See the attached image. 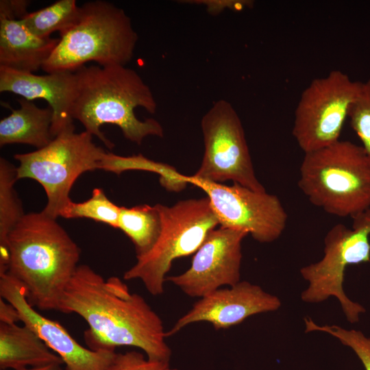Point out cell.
<instances>
[{
  "label": "cell",
  "mask_w": 370,
  "mask_h": 370,
  "mask_svg": "<svg viewBox=\"0 0 370 370\" xmlns=\"http://www.w3.org/2000/svg\"><path fill=\"white\" fill-rule=\"evenodd\" d=\"M204 153L201 164L189 179L221 183L232 181L249 189L265 191L256 176L241 121L232 104L215 101L203 116Z\"/></svg>",
  "instance_id": "9"
},
{
  "label": "cell",
  "mask_w": 370,
  "mask_h": 370,
  "mask_svg": "<svg viewBox=\"0 0 370 370\" xmlns=\"http://www.w3.org/2000/svg\"><path fill=\"white\" fill-rule=\"evenodd\" d=\"M280 306L281 301L275 295L266 292L258 285L240 281L199 298L166 332V336L200 321L210 323L215 330L227 329L241 323L250 316L273 312Z\"/></svg>",
  "instance_id": "14"
},
{
  "label": "cell",
  "mask_w": 370,
  "mask_h": 370,
  "mask_svg": "<svg viewBox=\"0 0 370 370\" xmlns=\"http://www.w3.org/2000/svg\"><path fill=\"white\" fill-rule=\"evenodd\" d=\"M352 220L351 228L338 223L328 231L323 258L301 268L300 274L308 283L301 294L303 301L317 304L334 297L347 321L354 323L365 309L347 296L343 284L347 267L370 261V208Z\"/></svg>",
  "instance_id": "8"
},
{
  "label": "cell",
  "mask_w": 370,
  "mask_h": 370,
  "mask_svg": "<svg viewBox=\"0 0 370 370\" xmlns=\"http://www.w3.org/2000/svg\"><path fill=\"white\" fill-rule=\"evenodd\" d=\"M101 169L121 174L129 170H140L156 173L160 175V183L169 190L180 191L188 182V176L178 173L172 166L151 160L142 154L121 156L107 151L101 165Z\"/></svg>",
  "instance_id": "22"
},
{
  "label": "cell",
  "mask_w": 370,
  "mask_h": 370,
  "mask_svg": "<svg viewBox=\"0 0 370 370\" xmlns=\"http://www.w3.org/2000/svg\"><path fill=\"white\" fill-rule=\"evenodd\" d=\"M106 153L85 130L64 132L41 149L15 154L19 162L16 178L32 179L43 187L47 201L42 211L57 219L71 201L69 195L75 182L86 171L100 169Z\"/></svg>",
  "instance_id": "7"
},
{
  "label": "cell",
  "mask_w": 370,
  "mask_h": 370,
  "mask_svg": "<svg viewBox=\"0 0 370 370\" xmlns=\"http://www.w3.org/2000/svg\"><path fill=\"white\" fill-rule=\"evenodd\" d=\"M77 23L60 40L42 66L47 73L75 72L88 62L101 66H125L134 56L138 34L125 10L103 0L79 7Z\"/></svg>",
  "instance_id": "5"
},
{
  "label": "cell",
  "mask_w": 370,
  "mask_h": 370,
  "mask_svg": "<svg viewBox=\"0 0 370 370\" xmlns=\"http://www.w3.org/2000/svg\"><path fill=\"white\" fill-rule=\"evenodd\" d=\"M80 8L75 0H59L37 11L28 12L21 23L35 36L46 38L71 28L77 21Z\"/></svg>",
  "instance_id": "21"
},
{
  "label": "cell",
  "mask_w": 370,
  "mask_h": 370,
  "mask_svg": "<svg viewBox=\"0 0 370 370\" xmlns=\"http://www.w3.org/2000/svg\"><path fill=\"white\" fill-rule=\"evenodd\" d=\"M298 186L316 207L352 219L370 208V159L349 140L304 153Z\"/></svg>",
  "instance_id": "4"
},
{
  "label": "cell",
  "mask_w": 370,
  "mask_h": 370,
  "mask_svg": "<svg viewBox=\"0 0 370 370\" xmlns=\"http://www.w3.org/2000/svg\"><path fill=\"white\" fill-rule=\"evenodd\" d=\"M75 73L77 92L72 117L108 149L114 145L101 131L104 124L118 126L127 140L138 145L147 136H164L158 121L152 118L142 121L135 115L138 107L150 114L158 108L151 90L136 71L123 65H84Z\"/></svg>",
  "instance_id": "3"
},
{
  "label": "cell",
  "mask_w": 370,
  "mask_h": 370,
  "mask_svg": "<svg viewBox=\"0 0 370 370\" xmlns=\"http://www.w3.org/2000/svg\"><path fill=\"white\" fill-rule=\"evenodd\" d=\"M0 297L16 308L20 321L61 358L66 370H109L115 350H92L78 343L58 322L37 312L28 302L24 288L7 273L0 274Z\"/></svg>",
  "instance_id": "13"
},
{
  "label": "cell",
  "mask_w": 370,
  "mask_h": 370,
  "mask_svg": "<svg viewBox=\"0 0 370 370\" xmlns=\"http://www.w3.org/2000/svg\"><path fill=\"white\" fill-rule=\"evenodd\" d=\"M27 0H1L0 16L9 20H21L27 13Z\"/></svg>",
  "instance_id": "27"
},
{
  "label": "cell",
  "mask_w": 370,
  "mask_h": 370,
  "mask_svg": "<svg viewBox=\"0 0 370 370\" xmlns=\"http://www.w3.org/2000/svg\"><path fill=\"white\" fill-rule=\"evenodd\" d=\"M18 101L20 108H10L11 114L0 121V146L20 143L37 149L47 146L53 139L51 108H38L32 101L23 97Z\"/></svg>",
  "instance_id": "18"
},
{
  "label": "cell",
  "mask_w": 370,
  "mask_h": 370,
  "mask_svg": "<svg viewBox=\"0 0 370 370\" xmlns=\"http://www.w3.org/2000/svg\"><path fill=\"white\" fill-rule=\"evenodd\" d=\"M161 227V217L156 205L121 206L118 229L131 240L136 256L146 254L152 248L160 234Z\"/></svg>",
  "instance_id": "19"
},
{
  "label": "cell",
  "mask_w": 370,
  "mask_h": 370,
  "mask_svg": "<svg viewBox=\"0 0 370 370\" xmlns=\"http://www.w3.org/2000/svg\"><path fill=\"white\" fill-rule=\"evenodd\" d=\"M350 125L370 159V79L360 82L358 92L350 108Z\"/></svg>",
  "instance_id": "25"
},
{
  "label": "cell",
  "mask_w": 370,
  "mask_h": 370,
  "mask_svg": "<svg viewBox=\"0 0 370 370\" xmlns=\"http://www.w3.org/2000/svg\"><path fill=\"white\" fill-rule=\"evenodd\" d=\"M20 370H66L62 369V365H49L42 367H28Z\"/></svg>",
  "instance_id": "30"
},
{
  "label": "cell",
  "mask_w": 370,
  "mask_h": 370,
  "mask_svg": "<svg viewBox=\"0 0 370 370\" xmlns=\"http://www.w3.org/2000/svg\"><path fill=\"white\" fill-rule=\"evenodd\" d=\"M194 2L206 5L211 14H218L225 8L240 10L246 6L250 7L253 3L251 1L245 0L194 1Z\"/></svg>",
  "instance_id": "28"
},
{
  "label": "cell",
  "mask_w": 370,
  "mask_h": 370,
  "mask_svg": "<svg viewBox=\"0 0 370 370\" xmlns=\"http://www.w3.org/2000/svg\"><path fill=\"white\" fill-rule=\"evenodd\" d=\"M245 231L218 227L208 235L184 273L166 277L190 297H202L223 286L241 281L242 242Z\"/></svg>",
  "instance_id": "12"
},
{
  "label": "cell",
  "mask_w": 370,
  "mask_h": 370,
  "mask_svg": "<svg viewBox=\"0 0 370 370\" xmlns=\"http://www.w3.org/2000/svg\"><path fill=\"white\" fill-rule=\"evenodd\" d=\"M120 208L108 198L102 188H95L87 200L80 203L72 200L69 202L61 211L60 217L90 219L118 229Z\"/></svg>",
  "instance_id": "23"
},
{
  "label": "cell",
  "mask_w": 370,
  "mask_h": 370,
  "mask_svg": "<svg viewBox=\"0 0 370 370\" xmlns=\"http://www.w3.org/2000/svg\"><path fill=\"white\" fill-rule=\"evenodd\" d=\"M306 332H323L337 338L343 345L352 349L365 370H370V337L361 331L347 330L336 325L317 324L310 318H304Z\"/></svg>",
  "instance_id": "24"
},
{
  "label": "cell",
  "mask_w": 370,
  "mask_h": 370,
  "mask_svg": "<svg viewBox=\"0 0 370 370\" xmlns=\"http://www.w3.org/2000/svg\"><path fill=\"white\" fill-rule=\"evenodd\" d=\"M0 92H10L30 101L45 100L53 112V138L62 132L75 131L71 114L77 92L75 72L63 71L38 75L0 66Z\"/></svg>",
  "instance_id": "15"
},
{
  "label": "cell",
  "mask_w": 370,
  "mask_h": 370,
  "mask_svg": "<svg viewBox=\"0 0 370 370\" xmlns=\"http://www.w3.org/2000/svg\"><path fill=\"white\" fill-rule=\"evenodd\" d=\"M16 167L0 158V273H5L8 262L6 240L8 234L25 213L14 189Z\"/></svg>",
  "instance_id": "20"
},
{
  "label": "cell",
  "mask_w": 370,
  "mask_h": 370,
  "mask_svg": "<svg viewBox=\"0 0 370 370\" xmlns=\"http://www.w3.org/2000/svg\"><path fill=\"white\" fill-rule=\"evenodd\" d=\"M5 271L40 310H58L81 250L66 231L42 210L25 214L7 236Z\"/></svg>",
  "instance_id": "2"
},
{
  "label": "cell",
  "mask_w": 370,
  "mask_h": 370,
  "mask_svg": "<svg viewBox=\"0 0 370 370\" xmlns=\"http://www.w3.org/2000/svg\"><path fill=\"white\" fill-rule=\"evenodd\" d=\"M59 40L36 36L20 20L0 16V66L34 73L42 69Z\"/></svg>",
  "instance_id": "16"
},
{
  "label": "cell",
  "mask_w": 370,
  "mask_h": 370,
  "mask_svg": "<svg viewBox=\"0 0 370 370\" xmlns=\"http://www.w3.org/2000/svg\"><path fill=\"white\" fill-rule=\"evenodd\" d=\"M62 365L61 358L31 328L0 322V368L20 370Z\"/></svg>",
  "instance_id": "17"
},
{
  "label": "cell",
  "mask_w": 370,
  "mask_h": 370,
  "mask_svg": "<svg viewBox=\"0 0 370 370\" xmlns=\"http://www.w3.org/2000/svg\"><path fill=\"white\" fill-rule=\"evenodd\" d=\"M21 321L16 308L10 303L0 297V322L17 323Z\"/></svg>",
  "instance_id": "29"
},
{
  "label": "cell",
  "mask_w": 370,
  "mask_h": 370,
  "mask_svg": "<svg viewBox=\"0 0 370 370\" xmlns=\"http://www.w3.org/2000/svg\"><path fill=\"white\" fill-rule=\"evenodd\" d=\"M188 179L205 192L219 226L245 231L262 243L275 241L284 231L288 216L275 195L236 183L226 186Z\"/></svg>",
  "instance_id": "11"
},
{
  "label": "cell",
  "mask_w": 370,
  "mask_h": 370,
  "mask_svg": "<svg viewBox=\"0 0 370 370\" xmlns=\"http://www.w3.org/2000/svg\"><path fill=\"white\" fill-rule=\"evenodd\" d=\"M360 84L343 71L333 70L314 79L303 90L295 110L292 134L304 153L340 140Z\"/></svg>",
  "instance_id": "10"
},
{
  "label": "cell",
  "mask_w": 370,
  "mask_h": 370,
  "mask_svg": "<svg viewBox=\"0 0 370 370\" xmlns=\"http://www.w3.org/2000/svg\"><path fill=\"white\" fill-rule=\"evenodd\" d=\"M156 205L161 217L160 234L152 248L136 256L135 264L123 274L125 280H140L153 296L164 293L173 262L194 254L219 225L207 197L182 200L171 206Z\"/></svg>",
  "instance_id": "6"
},
{
  "label": "cell",
  "mask_w": 370,
  "mask_h": 370,
  "mask_svg": "<svg viewBox=\"0 0 370 370\" xmlns=\"http://www.w3.org/2000/svg\"><path fill=\"white\" fill-rule=\"evenodd\" d=\"M109 370H178L169 361L151 360L143 353L130 351L117 353Z\"/></svg>",
  "instance_id": "26"
},
{
  "label": "cell",
  "mask_w": 370,
  "mask_h": 370,
  "mask_svg": "<svg viewBox=\"0 0 370 370\" xmlns=\"http://www.w3.org/2000/svg\"><path fill=\"white\" fill-rule=\"evenodd\" d=\"M58 311L75 313L85 320L88 329L84 338L92 350L132 346L143 350L151 360H170L171 349L165 341L162 320L118 277L105 280L88 265H79Z\"/></svg>",
  "instance_id": "1"
}]
</instances>
